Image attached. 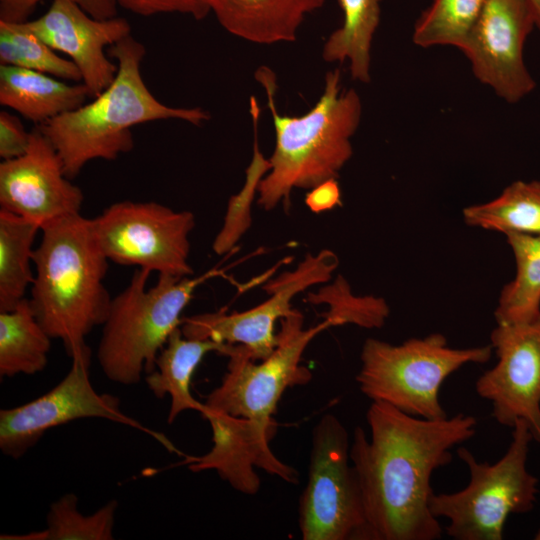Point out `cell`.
Here are the masks:
<instances>
[{
  "mask_svg": "<svg viewBox=\"0 0 540 540\" xmlns=\"http://www.w3.org/2000/svg\"><path fill=\"white\" fill-rule=\"evenodd\" d=\"M52 338L37 320L28 298L0 312V376L33 375L45 369Z\"/></svg>",
  "mask_w": 540,
  "mask_h": 540,
  "instance_id": "7402d4cb",
  "label": "cell"
},
{
  "mask_svg": "<svg viewBox=\"0 0 540 540\" xmlns=\"http://www.w3.org/2000/svg\"><path fill=\"white\" fill-rule=\"evenodd\" d=\"M490 341L497 363L477 379L476 392L491 402L500 425L523 421L540 443V314L529 322L496 323Z\"/></svg>",
  "mask_w": 540,
  "mask_h": 540,
  "instance_id": "4fadbf2b",
  "label": "cell"
},
{
  "mask_svg": "<svg viewBox=\"0 0 540 540\" xmlns=\"http://www.w3.org/2000/svg\"><path fill=\"white\" fill-rule=\"evenodd\" d=\"M25 23L52 49L69 56L91 98L104 91L117 73V64L106 56L105 47L131 34L125 18L97 19L70 0H53L45 14Z\"/></svg>",
  "mask_w": 540,
  "mask_h": 540,
  "instance_id": "e0dca14e",
  "label": "cell"
},
{
  "mask_svg": "<svg viewBox=\"0 0 540 540\" xmlns=\"http://www.w3.org/2000/svg\"><path fill=\"white\" fill-rule=\"evenodd\" d=\"M506 453L496 462H479L466 447L458 457L469 470L468 485L454 493H433L430 510L445 518V531L455 540H502L510 514L530 512L536 502L538 479L527 470L533 437L523 421L512 428Z\"/></svg>",
  "mask_w": 540,
  "mask_h": 540,
  "instance_id": "52a82bcc",
  "label": "cell"
},
{
  "mask_svg": "<svg viewBox=\"0 0 540 540\" xmlns=\"http://www.w3.org/2000/svg\"><path fill=\"white\" fill-rule=\"evenodd\" d=\"M225 347V343L211 339L187 338L180 327L172 332L157 356L154 370L145 377L147 387L155 397H170L168 424L185 411H204V403L197 401L191 393L192 377L208 353L221 354Z\"/></svg>",
  "mask_w": 540,
  "mask_h": 540,
  "instance_id": "ffe728a7",
  "label": "cell"
},
{
  "mask_svg": "<svg viewBox=\"0 0 540 540\" xmlns=\"http://www.w3.org/2000/svg\"><path fill=\"white\" fill-rule=\"evenodd\" d=\"M0 65L34 70L62 80L82 81L77 66L60 57L25 22L0 21Z\"/></svg>",
  "mask_w": 540,
  "mask_h": 540,
  "instance_id": "83f0119b",
  "label": "cell"
},
{
  "mask_svg": "<svg viewBox=\"0 0 540 540\" xmlns=\"http://www.w3.org/2000/svg\"><path fill=\"white\" fill-rule=\"evenodd\" d=\"M38 224L0 210V312L15 308L26 298L34 280L33 243Z\"/></svg>",
  "mask_w": 540,
  "mask_h": 540,
  "instance_id": "603a6c76",
  "label": "cell"
},
{
  "mask_svg": "<svg viewBox=\"0 0 540 540\" xmlns=\"http://www.w3.org/2000/svg\"><path fill=\"white\" fill-rule=\"evenodd\" d=\"M472 227L510 233L540 234V181H515L495 199L463 209Z\"/></svg>",
  "mask_w": 540,
  "mask_h": 540,
  "instance_id": "cb8c5ba5",
  "label": "cell"
},
{
  "mask_svg": "<svg viewBox=\"0 0 540 540\" xmlns=\"http://www.w3.org/2000/svg\"><path fill=\"white\" fill-rule=\"evenodd\" d=\"M492 353L491 344L451 348L440 333L410 338L399 345L368 338L361 350L356 381L372 401L387 403L411 416L444 419L448 416L439 399L443 382L465 364L488 362Z\"/></svg>",
  "mask_w": 540,
  "mask_h": 540,
  "instance_id": "8992f818",
  "label": "cell"
},
{
  "mask_svg": "<svg viewBox=\"0 0 540 540\" xmlns=\"http://www.w3.org/2000/svg\"><path fill=\"white\" fill-rule=\"evenodd\" d=\"M77 495L66 493L51 503L44 529L2 534L1 540H112L118 508L113 499L90 515L79 509Z\"/></svg>",
  "mask_w": 540,
  "mask_h": 540,
  "instance_id": "484cf974",
  "label": "cell"
},
{
  "mask_svg": "<svg viewBox=\"0 0 540 540\" xmlns=\"http://www.w3.org/2000/svg\"><path fill=\"white\" fill-rule=\"evenodd\" d=\"M42 0H0V21L23 23ZM78 4L89 15L97 19L117 16L118 4L115 0H70Z\"/></svg>",
  "mask_w": 540,
  "mask_h": 540,
  "instance_id": "f1b7e54d",
  "label": "cell"
},
{
  "mask_svg": "<svg viewBox=\"0 0 540 540\" xmlns=\"http://www.w3.org/2000/svg\"><path fill=\"white\" fill-rule=\"evenodd\" d=\"M90 358V350L73 356L70 370L52 389L22 405L0 410V450L4 455L19 459L50 429L85 418L128 426L176 452L162 433L125 414L119 398L95 390L89 376Z\"/></svg>",
  "mask_w": 540,
  "mask_h": 540,
  "instance_id": "8fae6325",
  "label": "cell"
},
{
  "mask_svg": "<svg viewBox=\"0 0 540 540\" xmlns=\"http://www.w3.org/2000/svg\"><path fill=\"white\" fill-rule=\"evenodd\" d=\"M325 0H209L220 25L246 41L293 42L305 17Z\"/></svg>",
  "mask_w": 540,
  "mask_h": 540,
  "instance_id": "ac0fdd59",
  "label": "cell"
},
{
  "mask_svg": "<svg viewBox=\"0 0 540 540\" xmlns=\"http://www.w3.org/2000/svg\"><path fill=\"white\" fill-rule=\"evenodd\" d=\"M306 204L314 212L329 210L341 204V192L336 179L326 180L310 189Z\"/></svg>",
  "mask_w": 540,
  "mask_h": 540,
  "instance_id": "1f68e13d",
  "label": "cell"
},
{
  "mask_svg": "<svg viewBox=\"0 0 540 540\" xmlns=\"http://www.w3.org/2000/svg\"><path fill=\"white\" fill-rule=\"evenodd\" d=\"M30 142V132H27L21 120L2 110L0 112V157L10 160L23 155Z\"/></svg>",
  "mask_w": 540,
  "mask_h": 540,
  "instance_id": "4dcf8cb0",
  "label": "cell"
},
{
  "mask_svg": "<svg viewBox=\"0 0 540 540\" xmlns=\"http://www.w3.org/2000/svg\"><path fill=\"white\" fill-rule=\"evenodd\" d=\"M118 6L141 16L162 13L190 15L196 20L205 18L210 11L209 0H115Z\"/></svg>",
  "mask_w": 540,
  "mask_h": 540,
  "instance_id": "f546056e",
  "label": "cell"
},
{
  "mask_svg": "<svg viewBox=\"0 0 540 540\" xmlns=\"http://www.w3.org/2000/svg\"><path fill=\"white\" fill-rule=\"evenodd\" d=\"M94 235L109 261L137 266L158 275L187 277L190 233L195 217L154 201L124 200L91 219Z\"/></svg>",
  "mask_w": 540,
  "mask_h": 540,
  "instance_id": "30bf717a",
  "label": "cell"
},
{
  "mask_svg": "<svg viewBox=\"0 0 540 540\" xmlns=\"http://www.w3.org/2000/svg\"><path fill=\"white\" fill-rule=\"evenodd\" d=\"M366 419L370 437L354 429L350 460L373 539H440L443 529L430 510L431 477L452 461L453 447L475 435L476 418L459 413L429 420L372 401Z\"/></svg>",
  "mask_w": 540,
  "mask_h": 540,
  "instance_id": "6da1fadb",
  "label": "cell"
},
{
  "mask_svg": "<svg viewBox=\"0 0 540 540\" xmlns=\"http://www.w3.org/2000/svg\"><path fill=\"white\" fill-rule=\"evenodd\" d=\"M534 28L527 0H487L460 49L476 79L508 103L519 102L536 86L523 57Z\"/></svg>",
  "mask_w": 540,
  "mask_h": 540,
  "instance_id": "5bb4252c",
  "label": "cell"
},
{
  "mask_svg": "<svg viewBox=\"0 0 540 540\" xmlns=\"http://www.w3.org/2000/svg\"><path fill=\"white\" fill-rule=\"evenodd\" d=\"M278 343L260 363L250 358L241 345L226 344L221 353L228 358L221 383L205 400V408L263 422H272L278 402L289 387L306 385L311 371L301 364L310 342L322 331L335 326L325 318L304 328L302 313L294 311L280 320Z\"/></svg>",
  "mask_w": 540,
  "mask_h": 540,
  "instance_id": "9c48e42d",
  "label": "cell"
},
{
  "mask_svg": "<svg viewBox=\"0 0 540 540\" xmlns=\"http://www.w3.org/2000/svg\"><path fill=\"white\" fill-rule=\"evenodd\" d=\"M255 78L265 89L276 135L269 172L257 187L258 204L271 210L281 202L288 206L293 189H312L338 177L353 153L351 137L360 124L362 103L353 88L342 90L336 68L325 75L323 93L310 111L282 115L275 104L274 72L262 66Z\"/></svg>",
  "mask_w": 540,
  "mask_h": 540,
  "instance_id": "3957f363",
  "label": "cell"
},
{
  "mask_svg": "<svg viewBox=\"0 0 540 540\" xmlns=\"http://www.w3.org/2000/svg\"><path fill=\"white\" fill-rule=\"evenodd\" d=\"M337 266L338 258L330 250L307 254L293 271L265 286L270 296L264 302L242 312L222 309L183 318L181 331L187 338L241 345L251 359L263 360L278 343L275 323L294 311L293 298L310 286L328 281Z\"/></svg>",
  "mask_w": 540,
  "mask_h": 540,
  "instance_id": "7c38bea8",
  "label": "cell"
},
{
  "mask_svg": "<svg viewBox=\"0 0 540 540\" xmlns=\"http://www.w3.org/2000/svg\"><path fill=\"white\" fill-rule=\"evenodd\" d=\"M299 529L303 540H374L348 432L333 414H324L313 429Z\"/></svg>",
  "mask_w": 540,
  "mask_h": 540,
  "instance_id": "ba28073f",
  "label": "cell"
},
{
  "mask_svg": "<svg viewBox=\"0 0 540 540\" xmlns=\"http://www.w3.org/2000/svg\"><path fill=\"white\" fill-rule=\"evenodd\" d=\"M88 98L83 83L67 84L42 72L0 65V104L36 125L82 106Z\"/></svg>",
  "mask_w": 540,
  "mask_h": 540,
  "instance_id": "d6986e66",
  "label": "cell"
},
{
  "mask_svg": "<svg viewBox=\"0 0 540 540\" xmlns=\"http://www.w3.org/2000/svg\"><path fill=\"white\" fill-rule=\"evenodd\" d=\"M536 540H540V529L538 530V532L536 533L535 537H534Z\"/></svg>",
  "mask_w": 540,
  "mask_h": 540,
  "instance_id": "836d02e7",
  "label": "cell"
},
{
  "mask_svg": "<svg viewBox=\"0 0 540 540\" xmlns=\"http://www.w3.org/2000/svg\"><path fill=\"white\" fill-rule=\"evenodd\" d=\"M70 180L55 147L36 125L26 152L0 163V210L40 228L80 214L84 194Z\"/></svg>",
  "mask_w": 540,
  "mask_h": 540,
  "instance_id": "9a60e30c",
  "label": "cell"
},
{
  "mask_svg": "<svg viewBox=\"0 0 540 540\" xmlns=\"http://www.w3.org/2000/svg\"><path fill=\"white\" fill-rule=\"evenodd\" d=\"M151 273L142 268L134 271L128 285L112 298L102 325L98 363L107 379L125 386L137 384L144 373L154 370L195 290L222 271L211 269L196 277L158 275L148 288Z\"/></svg>",
  "mask_w": 540,
  "mask_h": 540,
  "instance_id": "5b68a950",
  "label": "cell"
},
{
  "mask_svg": "<svg viewBox=\"0 0 540 540\" xmlns=\"http://www.w3.org/2000/svg\"><path fill=\"white\" fill-rule=\"evenodd\" d=\"M530 4L536 22V28L540 31V0H527Z\"/></svg>",
  "mask_w": 540,
  "mask_h": 540,
  "instance_id": "d6a6232c",
  "label": "cell"
},
{
  "mask_svg": "<svg viewBox=\"0 0 540 540\" xmlns=\"http://www.w3.org/2000/svg\"><path fill=\"white\" fill-rule=\"evenodd\" d=\"M516 275L506 284L494 311L496 323H524L540 314V234L506 235Z\"/></svg>",
  "mask_w": 540,
  "mask_h": 540,
  "instance_id": "d4e9b609",
  "label": "cell"
},
{
  "mask_svg": "<svg viewBox=\"0 0 540 540\" xmlns=\"http://www.w3.org/2000/svg\"><path fill=\"white\" fill-rule=\"evenodd\" d=\"M202 416L212 431V447L201 456L186 457L189 470L199 473L214 470L233 489L255 495L261 480L260 468L290 483H298V472L272 452L269 441L275 432V421L263 422L204 408Z\"/></svg>",
  "mask_w": 540,
  "mask_h": 540,
  "instance_id": "2e32d148",
  "label": "cell"
},
{
  "mask_svg": "<svg viewBox=\"0 0 540 540\" xmlns=\"http://www.w3.org/2000/svg\"><path fill=\"white\" fill-rule=\"evenodd\" d=\"M337 1L343 22L325 41L322 58L328 63L348 60L351 78L367 84L371 80V46L380 22L382 0Z\"/></svg>",
  "mask_w": 540,
  "mask_h": 540,
  "instance_id": "44dd1931",
  "label": "cell"
},
{
  "mask_svg": "<svg viewBox=\"0 0 540 540\" xmlns=\"http://www.w3.org/2000/svg\"><path fill=\"white\" fill-rule=\"evenodd\" d=\"M145 54V46L131 34L112 45L109 55L118 67L112 83L92 101L38 125L58 152L68 178H75L92 160H115L130 152L136 125L176 119L199 126L210 119L200 107L160 102L141 74Z\"/></svg>",
  "mask_w": 540,
  "mask_h": 540,
  "instance_id": "277c9868",
  "label": "cell"
},
{
  "mask_svg": "<svg viewBox=\"0 0 540 540\" xmlns=\"http://www.w3.org/2000/svg\"><path fill=\"white\" fill-rule=\"evenodd\" d=\"M34 249L30 304L52 339L61 340L72 358L90 350L86 337L103 325L112 297L104 280L109 260L81 214L41 228Z\"/></svg>",
  "mask_w": 540,
  "mask_h": 540,
  "instance_id": "7a4b0ae2",
  "label": "cell"
},
{
  "mask_svg": "<svg viewBox=\"0 0 540 540\" xmlns=\"http://www.w3.org/2000/svg\"><path fill=\"white\" fill-rule=\"evenodd\" d=\"M487 0H432L417 18L413 43L422 48H462Z\"/></svg>",
  "mask_w": 540,
  "mask_h": 540,
  "instance_id": "4316f807",
  "label": "cell"
}]
</instances>
